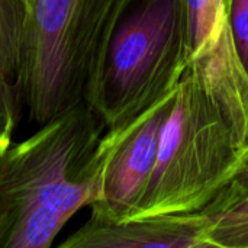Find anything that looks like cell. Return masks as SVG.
<instances>
[{
  "label": "cell",
  "mask_w": 248,
  "mask_h": 248,
  "mask_svg": "<svg viewBox=\"0 0 248 248\" xmlns=\"http://www.w3.org/2000/svg\"><path fill=\"white\" fill-rule=\"evenodd\" d=\"M105 126L87 103L41 125L0 157V248H49L99 195Z\"/></svg>",
  "instance_id": "1"
},
{
  "label": "cell",
  "mask_w": 248,
  "mask_h": 248,
  "mask_svg": "<svg viewBox=\"0 0 248 248\" xmlns=\"http://www.w3.org/2000/svg\"><path fill=\"white\" fill-rule=\"evenodd\" d=\"M186 46L187 0H134L128 6L86 90L84 102L106 131L128 125L177 90Z\"/></svg>",
  "instance_id": "2"
},
{
  "label": "cell",
  "mask_w": 248,
  "mask_h": 248,
  "mask_svg": "<svg viewBox=\"0 0 248 248\" xmlns=\"http://www.w3.org/2000/svg\"><path fill=\"white\" fill-rule=\"evenodd\" d=\"M134 0H28L20 99L39 125L86 103L87 84Z\"/></svg>",
  "instance_id": "3"
},
{
  "label": "cell",
  "mask_w": 248,
  "mask_h": 248,
  "mask_svg": "<svg viewBox=\"0 0 248 248\" xmlns=\"http://www.w3.org/2000/svg\"><path fill=\"white\" fill-rule=\"evenodd\" d=\"M240 153L221 106L186 68L161 132L153 174L128 219L201 212L230 179Z\"/></svg>",
  "instance_id": "4"
},
{
  "label": "cell",
  "mask_w": 248,
  "mask_h": 248,
  "mask_svg": "<svg viewBox=\"0 0 248 248\" xmlns=\"http://www.w3.org/2000/svg\"><path fill=\"white\" fill-rule=\"evenodd\" d=\"M176 92L128 125L103 134L96 151L100 164L99 195L90 206V217L106 221H124L131 217L153 174Z\"/></svg>",
  "instance_id": "5"
},
{
  "label": "cell",
  "mask_w": 248,
  "mask_h": 248,
  "mask_svg": "<svg viewBox=\"0 0 248 248\" xmlns=\"http://www.w3.org/2000/svg\"><path fill=\"white\" fill-rule=\"evenodd\" d=\"M228 7L230 0H187L186 68L218 102L243 150L248 144V76L235 51Z\"/></svg>",
  "instance_id": "6"
},
{
  "label": "cell",
  "mask_w": 248,
  "mask_h": 248,
  "mask_svg": "<svg viewBox=\"0 0 248 248\" xmlns=\"http://www.w3.org/2000/svg\"><path fill=\"white\" fill-rule=\"evenodd\" d=\"M211 217L201 212L138 219L89 221L64 240L61 248H214L208 235Z\"/></svg>",
  "instance_id": "7"
},
{
  "label": "cell",
  "mask_w": 248,
  "mask_h": 248,
  "mask_svg": "<svg viewBox=\"0 0 248 248\" xmlns=\"http://www.w3.org/2000/svg\"><path fill=\"white\" fill-rule=\"evenodd\" d=\"M26 25L23 0H0V121L13 132L19 115Z\"/></svg>",
  "instance_id": "8"
},
{
  "label": "cell",
  "mask_w": 248,
  "mask_h": 248,
  "mask_svg": "<svg viewBox=\"0 0 248 248\" xmlns=\"http://www.w3.org/2000/svg\"><path fill=\"white\" fill-rule=\"evenodd\" d=\"M211 217L208 230L214 248H248V198Z\"/></svg>",
  "instance_id": "9"
},
{
  "label": "cell",
  "mask_w": 248,
  "mask_h": 248,
  "mask_svg": "<svg viewBox=\"0 0 248 248\" xmlns=\"http://www.w3.org/2000/svg\"><path fill=\"white\" fill-rule=\"evenodd\" d=\"M244 198H248V144L241 150L237 164L227 183L215 195L212 202L202 209V212L206 215H215Z\"/></svg>",
  "instance_id": "10"
},
{
  "label": "cell",
  "mask_w": 248,
  "mask_h": 248,
  "mask_svg": "<svg viewBox=\"0 0 248 248\" xmlns=\"http://www.w3.org/2000/svg\"><path fill=\"white\" fill-rule=\"evenodd\" d=\"M228 19L237 55L248 76V0H230Z\"/></svg>",
  "instance_id": "11"
},
{
  "label": "cell",
  "mask_w": 248,
  "mask_h": 248,
  "mask_svg": "<svg viewBox=\"0 0 248 248\" xmlns=\"http://www.w3.org/2000/svg\"><path fill=\"white\" fill-rule=\"evenodd\" d=\"M12 134L4 125L3 122L0 121V157L10 148V144H12Z\"/></svg>",
  "instance_id": "12"
},
{
  "label": "cell",
  "mask_w": 248,
  "mask_h": 248,
  "mask_svg": "<svg viewBox=\"0 0 248 248\" xmlns=\"http://www.w3.org/2000/svg\"><path fill=\"white\" fill-rule=\"evenodd\" d=\"M23 1H25V3H26V1H28V0H23Z\"/></svg>",
  "instance_id": "13"
}]
</instances>
